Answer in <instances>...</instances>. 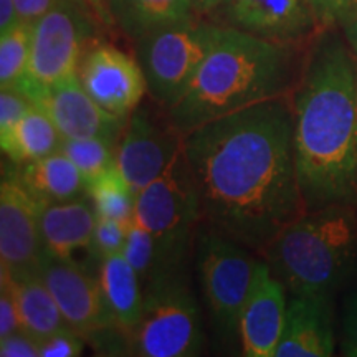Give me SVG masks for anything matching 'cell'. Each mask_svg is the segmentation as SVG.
Here are the masks:
<instances>
[{
  "mask_svg": "<svg viewBox=\"0 0 357 357\" xmlns=\"http://www.w3.org/2000/svg\"><path fill=\"white\" fill-rule=\"evenodd\" d=\"M293 106L261 101L184 134L200 218L260 253L307 212L294 160Z\"/></svg>",
  "mask_w": 357,
  "mask_h": 357,
  "instance_id": "obj_1",
  "label": "cell"
},
{
  "mask_svg": "<svg viewBox=\"0 0 357 357\" xmlns=\"http://www.w3.org/2000/svg\"><path fill=\"white\" fill-rule=\"evenodd\" d=\"M356 68L344 37L328 29L294 93V160L307 211L357 199Z\"/></svg>",
  "mask_w": 357,
  "mask_h": 357,
  "instance_id": "obj_2",
  "label": "cell"
},
{
  "mask_svg": "<svg viewBox=\"0 0 357 357\" xmlns=\"http://www.w3.org/2000/svg\"><path fill=\"white\" fill-rule=\"evenodd\" d=\"M293 63L291 45L222 25L185 95L166 113L184 136L222 116L287 96L293 84Z\"/></svg>",
  "mask_w": 357,
  "mask_h": 357,
  "instance_id": "obj_3",
  "label": "cell"
},
{
  "mask_svg": "<svg viewBox=\"0 0 357 357\" xmlns=\"http://www.w3.org/2000/svg\"><path fill=\"white\" fill-rule=\"evenodd\" d=\"M260 255L293 296L329 300L357 258V215L352 204L307 211Z\"/></svg>",
  "mask_w": 357,
  "mask_h": 357,
  "instance_id": "obj_4",
  "label": "cell"
},
{
  "mask_svg": "<svg viewBox=\"0 0 357 357\" xmlns=\"http://www.w3.org/2000/svg\"><path fill=\"white\" fill-rule=\"evenodd\" d=\"M126 334L134 356L190 357L202 351V316L178 271L146 284L141 314Z\"/></svg>",
  "mask_w": 357,
  "mask_h": 357,
  "instance_id": "obj_5",
  "label": "cell"
},
{
  "mask_svg": "<svg viewBox=\"0 0 357 357\" xmlns=\"http://www.w3.org/2000/svg\"><path fill=\"white\" fill-rule=\"evenodd\" d=\"M222 25L192 15L136 40L147 93L164 111L185 95L220 35Z\"/></svg>",
  "mask_w": 357,
  "mask_h": 357,
  "instance_id": "obj_6",
  "label": "cell"
},
{
  "mask_svg": "<svg viewBox=\"0 0 357 357\" xmlns=\"http://www.w3.org/2000/svg\"><path fill=\"white\" fill-rule=\"evenodd\" d=\"M200 218V200L184 151L137 192L132 222L154 235L171 270H177Z\"/></svg>",
  "mask_w": 357,
  "mask_h": 357,
  "instance_id": "obj_7",
  "label": "cell"
},
{
  "mask_svg": "<svg viewBox=\"0 0 357 357\" xmlns=\"http://www.w3.org/2000/svg\"><path fill=\"white\" fill-rule=\"evenodd\" d=\"M195 258L212 323L218 333L234 337L258 261L250 248L212 227L197 235Z\"/></svg>",
  "mask_w": 357,
  "mask_h": 357,
  "instance_id": "obj_8",
  "label": "cell"
},
{
  "mask_svg": "<svg viewBox=\"0 0 357 357\" xmlns=\"http://www.w3.org/2000/svg\"><path fill=\"white\" fill-rule=\"evenodd\" d=\"M86 10L75 0H61L32 24L29 70L17 88L32 101L45 89L78 75L89 33Z\"/></svg>",
  "mask_w": 357,
  "mask_h": 357,
  "instance_id": "obj_9",
  "label": "cell"
},
{
  "mask_svg": "<svg viewBox=\"0 0 357 357\" xmlns=\"http://www.w3.org/2000/svg\"><path fill=\"white\" fill-rule=\"evenodd\" d=\"M182 144L184 136L167 113L160 116L139 105L128 116L114 167L137 194L166 171L182 153Z\"/></svg>",
  "mask_w": 357,
  "mask_h": 357,
  "instance_id": "obj_10",
  "label": "cell"
},
{
  "mask_svg": "<svg viewBox=\"0 0 357 357\" xmlns=\"http://www.w3.org/2000/svg\"><path fill=\"white\" fill-rule=\"evenodd\" d=\"M43 205L17 176L0 185V270L10 276L38 271L45 255L40 215Z\"/></svg>",
  "mask_w": 357,
  "mask_h": 357,
  "instance_id": "obj_11",
  "label": "cell"
},
{
  "mask_svg": "<svg viewBox=\"0 0 357 357\" xmlns=\"http://www.w3.org/2000/svg\"><path fill=\"white\" fill-rule=\"evenodd\" d=\"M217 12V24L291 47L324 32L311 0H225Z\"/></svg>",
  "mask_w": 357,
  "mask_h": 357,
  "instance_id": "obj_12",
  "label": "cell"
},
{
  "mask_svg": "<svg viewBox=\"0 0 357 357\" xmlns=\"http://www.w3.org/2000/svg\"><path fill=\"white\" fill-rule=\"evenodd\" d=\"M83 88L102 109L128 119L147 95L139 61L113 45H96L83 55L78 68Z\"/></svg>",
  "mask_w": 357,
  "mask_h": 357,
  "instance_id": "obj_13",
  "label": "cell"
},
{
  "mask_svg": "<svg viewBox=\"0 0 357 357\" xmlns=\"http://www.w3.org/2000/svg\"><path fill=\"white\" fill-rule=\"evenodd\" d=\"M38 271L55 298L68 328L82 336H93L114 328L100 280L88 275L73 260L48 253L43 255Z\"/></svg>",
  "mask_w": 357,
  "mask_h": 357,
  "instance_id": "obj_14",
  "label": "cell"
},
{
  "mask_svg": "<svg viewBox=\"0 0 357 357\" xmlns=\"http://www.w3.org/2000/svg\"><path fill=\"white\" fill-rule=\"evenodd\" d=\"M33 102L52 118L63 139L105 137L121 141L126 119L108 113L88 95L78 75L45 89Z\"/></svg>",
  "mask_w": 357,
  "mask_h": 357,
  "instance_id": "obj_15",
  "label": "cell"
},
{
  "mask_svg": "<svg viewBox=\"0 0 357 357\" xmlns=\"http://www.w3.org/2000/svg\"><path fill=\"white\" fill-rule=\"evenodd\" d=\"M287 307L283 283L271 273L265 260H258L238 323V337L245 356L275 357L283 334Z\"/></svg>",
  "mask_w": 357,
  "mask_h": 357,
  "instance_id": "obj_16",
  "label": "cell"
},
{
  "mask_svg": "<svg viewBox=\"0 0 357 357\" xmlns=\"http://www.w3.org/2000/svg\"><path fill=\"white\" fill-rule=\"evenodd\" d=\"M334 349L336 339L329 300L294 296L288 303L275 357H329Z\"/></svg>",
  "mask_w": 357,
  "mask_h": 357,
  "instance_id": "obj_17",
  "label": "cell"
},
{
  "mask_svg": "<svg viewBox=\"0 0 357 357\" xmlns=\"http://www.w3.org/2000/svg\"><path fill=\"white\" fill-rule=\"evenodd\" d=\"M95 225V205L88 192L68 202L43 205L40 229L45 253L73 260L78 250H88Z\"/></svg>",
  "mask_w": 357,
  "mask_h": 357,
  "instance_id": "obj_18",
  "label": "cell"
},
{
  "mask_svg": "<svg viewBox=\"0 0 357 357\" xmlns=\"http://www.w3.org/2000/svg\"><path fill=\"white\" fill-rule=\"evenodd\" d=\"M0 281L10 288L19 310L22 329L30 336L42 342L68 326L40 271L17 276L0 273Z\"/></svg>",
  "mask_w": 357,
  "mask_h": 357,
  "instance_id": "obj_19",
  "label": "cell"
},
{
  "mask_svg": "<svg viewBox=\"0 0 357 357\" xmlns=\"http://www.w3.org/2000/svg\"><path fill=\"white\" fill-rule=\"evenodd\" d=\"M17 178L42 205L68 202L88 192L86 178L61 151L24 164Z\"/></svg>",
  "mask_w": 357,
  "mask_h": 357,
  "instance_id": "obj_20",
  "label": "cell"
},
{
  "mask_svg": "<svg viewBox=\"0 0 357 357\" xmlns=\"http://www.w3.org/2000/svg\"><path fill=\"white\" fill-rule=\"evenodd\" d=\"M142 280L123 253L100 261L102 296L114 321V328L126 334L136 324L144 303Z\"/></svg>",
  "mask_w": 357,
  "mask_h": 357,
  "instance_id": "obj_21",
  "label": "cell"
},
{
  "mask_svg": "<svg viewBox=\"0 0 357 357\" xmlns=\"http://www.w3.org/2000/svg\"><path fill=\"white\" fill-rule=\"evenodd\" d=\"M111 13L116 24L134 42L197 15L192 0H111Z\"/></svg>",
  "mask_w": 357,
  "mask_h": 357,
  "instance_id": "obj_22",
  "label": "cell"
},
{
  "mask_svg": "<svg viewBox=\"0 0 357 357\" xmlns=\"http://www.w3.org/2000/svg\"><path fill=\"white\" fill-rule=\"evenodd\" d=\"M63 141V136L56 129L50 116L45 113L37 102H33L32 108L13 131L8 144L2 147V153L12 162L24 166L26 162L61 151Z\"/></svg>",
  "mask_w": 357,
  "mask_h": 357,
  "instance_id": "obj_23",
  "label": "cell"
},
{
  "mask_svg": "<svg viewBox=\"0 0 357 357\" xmlns=\"http://www.w3.org/2000/svg\"><path fill=\"white\" fill-rule=\"evenodd\" d=\"M88 194L95 205L96 217L131 223L136 207V190L128 184L116 167L101 174L88 185Z\"/></svg>",
  "mask_w": 357,
  "mask_h": 357,
  "instance_id": "obj_24",
  "label": "cell"
},
{
  "mask_svg": "<svg viewBox=\"0 0 357 357\" xmlns=\"http://www.w3.org/2000/svg\"><path fill=\"white\" fill-rule=\"evenodd\" d=\"M32 24L20 22L0 33V89L19 88L29 70Z\"/></svg>",
  "mask_w": 357,
  "mask_h": 357,
  "instance_id": "obj_25",
  "label": "cell"
},
{
  "mask_svg": "<svg viewBox=\"0 0 357 357\" xmlns=\"http://www.w3.org/2000/svg\"><path fill=\"white\" fill-rule=\"evenodd\" d=\"M123 255L126 257V260L137 271L141 280L146 281V284L158 278V276L178 271L169 268L154 235L134 222L129 223L128 227Z\"/></svg>",
  "mask_w": 357,
  "mask_h": 357,
  "instance_id": "obj_26",
  "label": "cell"
},
{
  "mask_svg": "<svg viewBox=\"0 0 357 357\" xmlns=\"http://www.w3.org/2000/svg\"><path fill=\"white\" fill-rule=\"evenodd\" d=\"M118 144L119 142L105 139V137L65 139L63 146H61V153L68 155L89 185L101 174L114 167Z\"/></svg>",
  "mask_w": 357,
  "mask_h": 357,
  "instance_id": "obj_27",
  "label": "cell"
},
{
  "mask_svg": "<svg viewBox=\"0 0 357 357\" xmlns=\"http://www.w3.org/2000/svg\"><path fill=\"white\" fill-rule=\"evenodd\" d=\"M128 227V223L113 220V218L96 217V225L95 230H93L88 252L98 261L116 255V253H123L124 243H126Z\"/></svg>",
  "mask_w": 357,
  "mask_h": 357,
  "instance_id": "obj_28",
  "label": "cell"
},
{
  "mask_svg": "<svg viewBox=\"0 0 357 357\" xmlns=\"http://www.w3.org/2000/svg\"><path fill=\"white\" fill-rule=\"evenodd\" d=\"M33 101L17 88L0 89V147L10 141L24 116L32 108Z\"/></svg>",
  "mask_w": 357,
  "mask_h": 357,
  "instance_id": "obj_29",
  "label": "cell"
},
{
  "mask_svg": "<svg viewBox=\"0 0 357 357\" xmlns=\"http://www.w3.org/2000/svg\"><path fill=\"white\" fill-rule=\"evenodd\" d=\"M83 352V336L66 328L40 342V357H77Z\"/></svg>",
  "mask_w": 357,
  "mask_h": 357,
  "instance_id": "obj_30",
  "label": "cell"
},
{
  "mask_svg": "<svg viewBox=\"0 0 357 357\" xmlns=\"http://www.w3.org/2000/svg\"><path fill=\"white\" fill-rule=\"evenodd\" d=\"M324 30L341 25L357 8V0H311Z\"/></svg>",
  "mask_w": 357,
  "mask_h": 357,
  "instance_id": "obj_31",
  "label": "cell"
},
{
  "mask_svg": "<svg viewBox=\"0 0 357 357\" xmlns=\"http://www.w3.org/2000/svg\"><path fill=\"white\" fill-rule=\"evenodd\" d=\"M2 357H40V341L24 329L0 339Z\"/></svg>",
  "mask_w": 357,
  "mask_h": 357,
  "instance_id": "obj_32",
  "label": "cell"
},
{
  "mask_svg": "<svg viewBox=\"0 0 357 357\" xmlns=\"http://www.w3.org/2000/svg\"><path fill=\"white\" fill-rule=\"evenodd\" d=\"M341 354L357 357V293L347 296L342 312Z\"/></svg>",
  "mask_w": 357,
  "mask_h": 357,
  "instance_id": "obj_33",
  "label": "cell"
},
{
  "mask_svg": "<svg viewBox=\"0 0 357 357\" xmlns=\"http://www.w3.org/2000/svg\"><path fill=\"white\" fill-rule=\"evenodd\" d=\"M0 284H2L0 287V339H2L20 331L22 323L10 288L3 281H0Z\"/></svg>",
  "mask_w": 357,
  "mask_h": 357,
  "instance_id": "obj_34",
  "label": "cell"
},
{
  "mask_svg": "<svg viewBox=\"0 0 357 357\" xmlns=\"http://www.w3.org/2000/svg\"><path fill=\"white\" fill-rule=\"evenodd\" d=\"M60 2L61 0H15V6L20 22L35 24V22L42 19L45 13L50 12Z\"/></svg>",
  "mask_w": 357,
  "mask_h": 357,
  "instance_id": "obj_35",
  "label": "cell"
},
{
  "mask_svg": "<svg viewBox=\"0 0 357 357\" xmlns=\"http://www.w3.org/2000/svg\"><path fill=\"white\" fill-rule=\"evenodd\" d=\"M20 24L15 0H0V33H6Z\"/></svg>",
  "mask_w": 357,
  "mask_h": 357,
  "instance_id": "obj_36",
  "label": "cell"
},
{
  "mask_svg": "<svg viewBox=\"0 0 357 357\" xmlns=\"http://www.w3.org/2000/svg\"><path fill=\"white\" fill-rule=\"evenodd\" d=\"M342 29V37H344L346 43L349 45L351 52H354L357 55V8L351 13L347 19L341 24Z\"/></svg>",
  "mask_w": 357,
  "mask_h": 357,
  "instance_id": "obj_37",
  "label": "cell"
},
{
  "mask_svg": "<svg viewBox=\"0 0 357 357\" xmlns=\"http://www.w3.org/2000/svg\"><path fill=\"white\" fill-rule=\"evenodd\" d=\"M86 3L98 20H101L102 24H113L114 17L111 13V0H86Z\"/></svg>",
  "mask_w": 357,
  "mask_h": 357,
  "instance_id": "obj_38",
  "label": "cell"
},
{
  "mask_svg": "<svg viewBox=\"0 0 357 357\" xmlns=\"http://www.w3.org/2000/svg\"><path fill=\"white\" fill-rule=\"evenodd\" d=\"M225 0H192V7L197 15H208V13H215Z\"/></svg>",
  "mask_w": 357,
  "mask_h": 357,
  "instance_id": "obj_39",
  "label": "cell"
},
{
  "mask_svg": "<svg viewBox=\"0 0 357 357\" xmlns=\"http://www.w3.org/2000/svg\"><path fill=\"white\" fill-rule=\"evenodd\" d=\"M75 2L79 3V6L84 7V8H88V10H89V7H88V3H86V0H75Z\"/></svg>",
  "mask_w": 357,
  "mask_h": 357,
  "instance_id": "obj_40",
  "label": "cell"
},
{
  "mask_svg": "<svg viewBox=\"0 0 357 357\" xmlns=\"http://www.w3.org/2000/svg\"><path fill=\"white\" fill-rule=\"evenodd\" d=\"M356 113H357V68H356Z\"/></svg>",
  "mask_w": 357,
  "mask_h": 357,
  "instance_id": "obj_41",
  "label": "cell"
}]
</instances>
